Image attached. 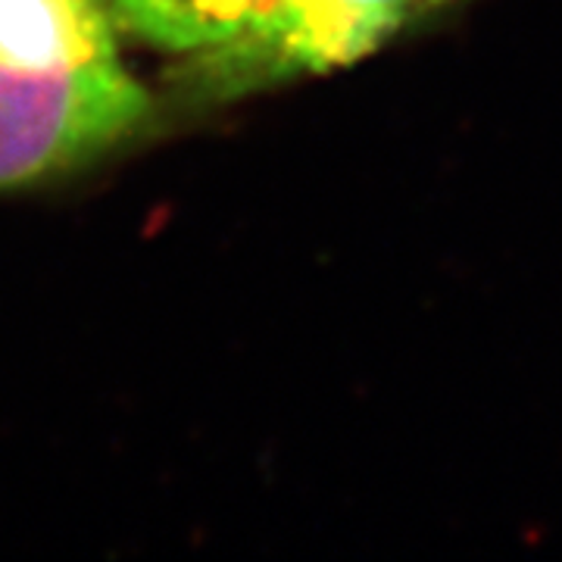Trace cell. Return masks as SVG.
Here are the masks:
<instances>
[{"label":"cell","instance_id":"cell-1","mask_svg":"<svg viewBox=\"0 0 562 562\" xmlns=\"http://www.w3.org/2000/svg\"><path fill=\"white\" fill-rule=\"evenodd\" d=\"M147 113L106 0H0V191L101 157Z\"/></svg>","mask_w":562,"mask_h":562},{"label":"cell","instance_id":"cell-2","mask_svg":"<svg viewBox=\"0 0 562 562\" xmlns=\"http://www.w3.org/2000/svg\"><path fill=\"white\" fill-rule=\"evenodd\" d=\"M457 3L460 0H279L250 38L188 60V88L198 98L228 101L353 66Z\"/></svg>","mask_w":562,"mask_h":562},{"label":"cell","instance_id":"cell-3","mask_svg":"<svg viewBox=\"0 0 562 562\" xmlns=\"http://www.w3.org/2000/svg\"><path fill=\"white\" fill-rule=\"evenodd\" d=\"M116 29L188 60L250 38L279 0H106Z\"/></svg>","mask_w":562,"mask_h":562}]
</instances>
